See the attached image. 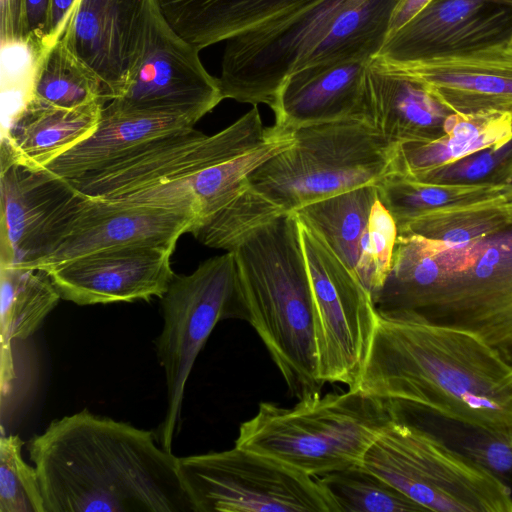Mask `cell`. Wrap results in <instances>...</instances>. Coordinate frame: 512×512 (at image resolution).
I'll list each match as a JSON object with an SVG mask.
<instances>
[{
  "label": "cell",
  "mask_w": 512,
  "mask_h": 512,
  "mask_svg": "<svg viewBox=\"0 0 512 512\" xmlns=\"http://www.w3.org/2000/svg\"><path fill=\"white\" fill-rule=\"evenodd\" d=\"M197 216L188 210L78 196L47 253L27 270L49 271L102 250L151 244L175 246Z\"/></svg>",
  "instance_id": "14"
},
{
  "label": "cell",
  "mask_w": 512,
  "mask_h": 512,
  "mask_svg": "<svg viewBox=\"0 0 512 512\" xmlns=\"http://www.w3.org/2000/svg\"><path fill=\"white\" fill-rule=\"evenodd\" d=\"M431 1L432 0H399L393 11L388 35L404 26Z\"/></svg>",
  "instance_id": "38"
},
{
  "label": "cell",
  "mask_w": 512,
  "mask_h": 512,
  "mask_svg": "<svg viewBox=\"0 0 512 512\" xmlns=\"http://www.w3.org/2000/svg\"><path fill=\"white\" fill-rule=\"evenodd\" d=\"M156 440L87 409L53 420L28 446L45 512H194L178 457Z\"/></svg>",
  "instance_id": "3"
},
{
  "label": "cell",
  "mask_w": 512,
  "mask_h": 512,
  "mask_svg": "<svg viewBox=\"0 0 512 512\" xmlns=\"http://www.w3.org/2000/svg\"><path fill=\"white\" fill-rule=\"evenodd\" d=\"M194 125L180 116L122 115L103 108L95 131L55 158L44 170L70 180L109 165L156 137Z\"/></svg>",
  "instance_id": "25"
},
{
  "label": "cell",
  "mask_w": 512,
  "mask_h": 512,
  "mask_svg": "<svg viewBox=\"0 0 512 512\" xmlns=\"http://www.w3.org/2000/svg\"><path fill=\"white\" fill-rule=\"evenodd\" d=\"M2 44L24 42L23 0H0Z\"/></svg>",
  "instance_id": "35"
},
{
  "label": "cell",
  "mask_w": 512,
  "mask_h": 512,
  "mask_svg": "<svg viewBox=\"0 0 512 512\" xmlns=\"http://www.w3.org/2000/svg\"><path fill=\"white\" fill-rule=\"evenodd\" d=\"M509 43L512 45V39L510 40V42H509Z\"/></svg>",
  "instance_id": "39"
},
{
  "label": "cell",
  "mask_w": 512,
  "mask_h": 512,
  "mask_svg": "<svg viewBox=\"0 0 512 512\" xmlns=\"http://www.w3.org/2000/svg\"><path fill=\"white\" fill-rule=\"evenodd\" d=\"M397 239L395 219L377 198L360 241L355 268L356 276L370 292L372 299L383 286L391 269Z\"/></svg>",
  "instance_id": "32"
},
{
  "label": "cell",
  "mask_w": 512,
  "mask_h": 512,
  "mask_svg": "<svg viewBox=\"0 0 512 512\" xmlns=\"http://www.w3.org/2000/svg\"><path fill=\"white\" fill-rule=\"evenodd\" d=\"M381 69L421 85L451 112L512 115V45L509 42L430 58L389 63Z\"/></svg>",
  "instance_id": "17"
},
{
  "label": "cell",
  "mask_w": 512,
  "mask_h": 512,
  "mask_svg": "<svg viewBox=\"0 0 512 512\" xmlns=\"http://www.w3.org/2000/svg\"><path fill=\"white\" fill-rule=\"evenodd\" d=\"M299 230L314 299L319 378L354 389L377 309L370 292L331 248L300 222Z\"/></svg>",
  "instance_id": "12"
},
{
  "label": "cell",
  "mask_w": 512,
  "mask_h": 512,
  "mask_svg": "<svg viewBox=\"0 0 512 512\" xmlns=\"http://www.w3.org/2000/svg\"><path fill=\"white\" fill-rule=\"evenodd\" d=\"M257 105L223 130L205 135L194 127L156 137L95 171L68 180L94 199L111 200L197 172L236 157L266 140Z\"/></svg>",
  "instance_id": "11"
},
{
  "label": "cell",
  "mask_w": 512,
  "mask_h": 512,
  "mask_svg": "<svg viewBox=\"0 0 512 512\" xmlns=\"http://www.w3.org/2000/svg\"><path fill=\"white\" fill-rule=\"evenodd\" d=\"M512 142V115L501 112L450 113L437 138L396 146L392 173L420 179L480 151Z\"/></svg>",
  "instance_id": "24"
},
{
  "label": "cell",
  "mask_w": 512,
  "mask_h": 512,
  "mask_svg": "<svg viewBox=\"0 0 512 512\" xmlns=\"http://www.w3.org/2000/svg\"><path fill=\"white\" fill-rule=\"evenodd\" d=\"M0 266L25 269L39 259L77 195L66 179L0 157Z\"/></svg>",
  "instance_id": "19"
},
{
  "label": "cell",
  "mask_w": 512,
  "mask_h": 512,
  "mask_svg": "<svg viewBox=\"0 0 512 512\" xmlns=\"http://www.w3.org/2000/svg\"><path fill=\"white\" fill-rule=\"evenodd\" d=\"M316 479L335 499L340 512L426 511L394 486L361 465L332 472Z\"/></svg>",
  "instance_id": "31"
},
{
  "label": "cell",
  "mask_w": 512,
  "mask_h": 512,
  "mask_svg": "<svg viewBox=\"0 0 512 512\" xmlns=\"http://www.w3.org/2000/svg\"><path fill=\"white\" fill-rule=\"evenodd\" d=\"M23 441L18 435L0 438V512H45L35 466L22 456Z\"/></svg>",
  "instance_id": "33"
},
{
  "label": "cell",
  "mask_w": 512,
  "mask_h": 512,
  "mask_svg": "<svg viewBox=\"0 0 512 512\" xmlns=\"http://www.w3.org/2000/svg\"><path fill=\"white\" fill-rule=\"evenodd\" d=\"M61 296L47 272L0 266V386L8 394L16 379L12 344L26 340L56 307Z\"/></svg>",
  "instance_id": "26"
},
{
  "label": "cell",
  "mask_w": 512,
  "mask_h": 512,
  "mask_svg": "<svg viewBox=\"0 0 512 512\" xmlns=\"http://www.w3.org/2000/svg\"><path fill=\"white\" fill-rule=\"evenodd\" d=\"M490 182L491 195L512 204V150L508 153L505 161L503 160L499 170L492 176Z\"/></svg>",
  "instance_id": "37"
},
{
  "label": "cell",
  "mask_w": 512,
  "mask_h": 512,
  "mask_svg": "<svg viewBox=\"0 0 512 512\" xmlns=\"http://www.w3.org/2000/svg\"><path fill=\"white\" fill-rule=\"evenodd\" d=\"M398 1L318 0L227 40L219 77L223 98L270 105L296 71L376 57Z\"/></svg>",
  "instance_id": "5"
},
{
  "label": "cell",
  "mask_w": 512,
  "mask_h": 512,
  "mask_svg": "<svg viewBox=\"0 0 512 512\" xmlns=\"http://www.w3.org/2000/svg\"><path fill=\"white\" fill-rule=\"evenodd\" d=\"M294 144L266 160L229 204L196 224L203 245L231 251L251 232L312 202L360 186L377 185L393 172L397 145L363 119L299 127Z\"/></svg>",
  "instance_id": "4"
},
{
  "label": "cell",
  "mask_w": 512,
  "mask_h": 512,
  "mask_svg": "<svg viewBox=\"0 0 512 512\" xmlns=\"http://www.w3.org/2000/svg\"><path fill=\"white\" fill-rule=\"evenodd\" d=\"M370 60L317 65L290 74L269 105L275 116L273 126L291 132L343 119L365 120L364 74Z\"/></svg>",
  "instance_id": "20"
},
{
  "label": "cell",
  "mask_w": 512,
  "mask_h": 512,
  "mask_svg": "<svg viewBox=\"0 0 512 512\" xmlns=\"http://www.w3.org/2000/svg\"><path fill=\"white\" fill-rule=\"evenodd\" d=\"M31 98L66 109L99 100L106 104L100 81L61 38L39 57Z\"/></svg>",
  "instance_id": "29"
},
{
  "label": "cell",
  "mask_w": 512,
  "mask_h": 512,
  "mask_svg": "<svg viewBox=\"0 0 512 512\" xmlns=\"http://www.w3.org/2000/svg\"><path fill=\"white\" fill-rule=\"evenodd\" d=\"M155 0H77L62 41L100 81L106 103L121 96L143 55Z\"/></svg>",
  "instance_id": "15"
},
{
  "label": "cell",
  "mask_w": 512,
  "mask_h": 512,
  "mask_svg": "<svg viewBox=\"0 0 512 512\" xmlns=\"http://www.w3.org/2000/svg\"><path fill=\"white\" fill-rule=\"evenodd\" d=\"M361 466L426 511L512 512V492L491 473L404 417L401 407Z\"/></svg>",
  "instance_id": "8"
},
{
  "label": "cell",
  "mask_w": 512,
  "mask_h": 512,
  "mask_svg": "<svg viewBox=\"0 0 512 512\" xmlns=\"http://www.w3.org/2000/svg\"><path fill=\"white\" fill-rule=\"evenodd\" d=\"M364 104L365 120L394 145L439 137L452 113L421 85L372 59L364 74Z\"/></svg>",
  "instance_id": "21"
},
{
  "label": "cell",
  "mask_w": 512,
  "mask_h": 512,
  "mask_svg": "<svg viewBox=\"0 0 512 512\" xmlns=\"http://www.w3.org/2000/svg\"><path fill=\"white\" fill-rule=\"evenodd\" d=\"M160 299L164 323L155 343L165 373L167 405L156 437L171 451L186 383L198 354L219 321L246 320L233 253L211 257L191 274H175Z\"/></svg>",
  "instance_id": "9"
},
{
  "label": "cell",
  "mask_w": 512,
  "mask_h": 512,
  "mask_svg": "<svg viewBox=\"0 0 512 512\" xmlns=\"http://www.w3.org/2000/svg\"><path fill=\"white\" fill-rule=\"evenodd\" d=\"M413 419L447 445L491 473L512 492V426L484 428L407 406Z\"/></svg>",
  "instance_id": "28"
},
{
  "label": "cell",
  "mask_w": 512,
  "mask_h": 512,
  "mask_svg": "<svg viewBox=\"0 0 512 512\" xmlns=\"http://www.w3.org/2000/svg\"><path fill=\"white\" fill-rule=\"evenodd\" d=\"M51 0H23L24 38L41 49H47Z\"/></svg>",
  "instance_id": "34"
},
{
  "label": "cell",
  "mask_w": 512,
  "mask_h": 512,
  "mask_svg": "<svg viewBox=\"0 0 512 512\" xmlns=\"http://www.w3.org/2000/svg\"><path fill=\"white\" fill-rule=\"evenodd\" d=\"M377 198L376 185H365L304 205L293 214L356 275L360 241Z\"/></svg>",
  "instance_id": "27"
},
{
  "label": "cell",
  "mask_w": 512,
  "mask_h": 512,
  "mask_svg": "<svg viewBox=\"0 0 512 512\" xmlns=\"http://www.w3.org/2000/svg\"><path fill=\"white\" fill-rule=\"evenodd\" d=\"M231 252L246 320L298 400L320 392L317 327L299 222L285 214L248 234Z\"/></svg>",
  "instance_id": "6"
},
{
  "label": "cell",
  "mask_w": 512,
  "mask_h": 512,
  "mask_svg": "<svg viewBox=\"0 0 512 512\" xmlns=\"http://www.w3.org/2000/svg\"><path fill=\"white\" fill-rule=\"evenodd\" d=\"M376 187L398 227L422 213L487 195L490 182L428 183L390 173Z\"/></svg>",
  "instance_id": "30"
},
{
  "label": "cell",
  "mask_w": 512,
  "mask_h": 512,
  "mask_svg": "<svg viewBox=\"0 0 512 512\" xmlns=\"http://www.w3.org/2000/svg\"><path fill=\"white\" fill-rule=\"evenodd\" d=\"M399 408L398 402L355 389L313 393L291 407L265 401L253 417L241 423L235 445L319 478L361 465Z\"/></svg>",
  "instance_id": "7"
},
{
  "label": "cell",
  "mask_w": 512,
  "mask_h": 512,
  "mask_svg": "<svg viewBox=\"0 0 512 512\" xmlns=\"http://www.w3.org/2000/svg\"><path fill=\"white\" fill-rule=\"evenodd\" d=\"M178 469L194 512H340L318 479L236 445L178 457Z\"/></svg>",
  "instance_id": "10"
},
{
  "label": "cell",
  "mask_w": 512,
  "mask_h": 512,
  "mask_svg": "<svg viewBox=\"0 0 512 512\" xmlns=\"http://www.w3.org/2000/svg\"><path fill=\"white\" fill-rule=\"evenodd\" d=\"M175 246L131 245L85 255L47 271L62 299L77 305L161 298L175 273Z\"/></svg>",
  "instance_id": "18"
},
{
  "label": "cell",
  "mask_w": 512,
  "mask_h": 512,
  "mask_svg": "<svg viewBox=\"0 0 512 512\" xmlns=\"http://www.w3.org/2000/svg\"><path fill=\"white\" fill-rule=\"evenodd\" d=\"M318 0H155L172 30L199 51Z\"/></svg>",
  "instance_id": "23"
},
{
  "label": "cell",
  "mask_w": 512,
  "mask_h": 512,
  "mask_svg": "<svg viewBox=\"0 0 512 512\" xmlns=\"http://www.w3.org/2000/svg\"><path fill=\"white\" fill-rule=\"evenodd\" d=\"M512 39V0H432L387 36L375 57L408 62Z\"/></svg>",
  "instance_id": "16"
},
{
  "label": "cell",
  "mask_w": 512,
  "mask_h": 512,
  "mask_svg": "<svg viewBox=\"0 0 512 512\" xmlns=\"http://www.w3.org/2000/svg\"><path fill=\"white\" fill-rule=\"evenodd\" d=\"M199 52L172 30L155 2L141 60L124 93L103 108L122 115L180 116L196 124L224 100L219 78L205 69Z\"/></svg>",
  "instance_id": "13"
},
{
  "label": "cell",
  "mask_w": 512,
  "mask_h": 512,
  "mask_svg": "<svg viewBox=\"0 0 512 512\" xmlns=\"http://www.w3.org/2000/svg\"><path fill=\"white\" fill-rule=\"evenodd\" d=\"M104 105L99 100L66 109L31 98L1 133L0 157L28 169L43 170L95 131Z\"/></svg>",
  "instance_id": "22"
},
{
  "label": "cell",
  "mask_w": 512,
  "mask_h": 512,
  "mask_svg": "<svg viewBox=\"0 0 512 512\" xmlns=\"http://www.w3.org/2000/svg\"><path fill=\"white\" fill-rule=\"evenodd\" d=\"M77 0H51L46 45L51 46L59 40L68 23Z\"/></svg>",
  "instance_id": "36"
},
{
  "label": "cell",
  "mask_w": 512,
  "mask_h": 512,
  "mask_svg": "<svg viewBox=\"0 0 512 512\" xmlns=\"http://www.w3.org/2000/svg\"><path fill=\"white\" fill-rule=\"evenodd\" d=\"M444 217L455 243L410 235L390 272L391 302L475 333L512 364V204L468 202Z\"/></svg>",
  "instance_id": "1"
},
{
  "label": "cell",
  "mask_w": 512,
  "mask_h": 512,
  "mask_svg": "<svg viewBox=\"0 0 512 512\" xmlns=\"http://www.w3.org/2000/svg\"><path fill=\"white\" fill-rule=\"evenodd\" d=\"M484 427L512 426V364L468 330L411 310H377L354 388Z\"/></svg>",
  "instance_id": "2"
}]
</instances>
